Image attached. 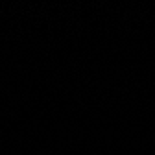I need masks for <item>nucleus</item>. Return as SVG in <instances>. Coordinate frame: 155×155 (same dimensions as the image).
Returning a JSON list of instances; mask_svg holds the SVG:
<instances>
[]
</instances>
